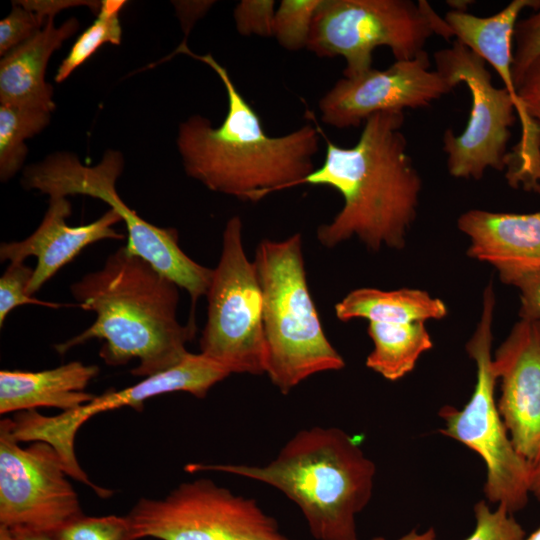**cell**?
<instances>
[{
  "label": "cell",
  "mask_w": 540,
  "mask_h": 540,
  "mask_svg": "<svg viewBox=\"0 0 540 540\" xmlns=\"http://www.w3.org/2000/svg\"><path fill=\"white\" fill-rule=\"evenodd\" d=\"M403 111L375 113L364 122L357 143L327 141L325 159L301 184L336 189L344 204L317 228L316 237L334 248L357 237L367 248L402 249L416 219L422 181L407 152Z\"/></svg>",
  "instance_id": "6da1fadb"
},
{
  "label": "cell",
  "mask_w": 540,
  "mask_h": 540,
  "mask_svg": "<svg viewBox=\"0 0 540 540\" xmlns=\"http://www.w3.org/2000/svg\"><path fill=\"white\" fill-rule=\"evenodd\" d=\"M178 285L145 259L120 247L99 270L70 286L77 305L96 313L86 330L54 346L65 354L91 339L104 341L99 356L109 366L137 359L130 372L149 377L179 364L196 333L195 321L177 320Z\"/></svg>",
  "instance_id": "7a4b0ae2"
},
{
  "label": "cell",
  "mask_w": 540,
  "mask_h": 540,
  "mask_svg": "<svg viewBox=\"0 0 540 540\" xmlns=\"http://www.w3.org/2000/svg\"><path fill=\"white\" fill-rule=\"evenodd\" d=\"M176 53L208 65L223 83L228 104L218 127L198 114L180 123L176 143L189 177L211 191L257 202L273 191L300 185L315 170L318 128L306 124L283 136H269L227 69L210 53L195 54L186 43L171 56Z\"/></svg>",
  "instance_id": "3957f363"
},
{
  "label": "cell",
  "mask_w": 540,
  "mask_h": 540,
  "mask_svg": "<svg viewBox=\"0 0 540 540\" xmlns=\"http://www.w3.org/2000/svg\"><path fill=\"white\" fill-rule=\"evenodd\" d=\"M185 470L232 474L279 490L297 505L315 540H358L356 516L371 500L376 474L357 438L321 426L298 431L265 465L189 463Z\"/></svg>",
  "instance_id": "277c9868"
},
{
  "label": "cell",
  "mask_w": 540,
  "mask_h": 540,
  "mask_svg": "<svg viewBox=\"0 0 540 540\" xmlns=\"http://www.w3.org/2000/svg\"><path fill=\"white\" fill-rule=\"evenodd\" d=\"M254 263L263 296L265 374L282 394L307 378L337 371L345 361L332 346L312 299L305 271L303 240H262Z\"/></svg>",
  "instance_id": "5b68a950"
},
{
  "label": "cell",
  "mask_w": 540,
  "mask_h": 540,
  "mask_svg": "<svg viewBox=\"0 0 540 540\" xmlns=\"http://www.w3.org/2000/svg\"><path fill=\"white\" fill-rule=\"evenodd\" d=\"M123 169L124 157L113 149L107 150L93 166L82 164L70 152H57L27 166L21 183L25 189L38 190L50 198L86 195L110 205L126 225L127 250L185 289L191 298V317H194L198 299L207 294L213 269L185 254L175 228H161L147 222L121 200L116 182Z\"/></svg>",
  "instance_id": "8992f818"
},
{
  "label": "cell",
  "mask_w": 540,
  "mask_h": 540,
  "mask_svg": "<svg viewBox=\"0 0 540 540\" xmlns=\"http://www.w3.org/2000/svg\"><path fill=\"white\" fill-rule=\"evenodd\" d=\"M452 38L444 20L425 0H321L307 49L318 57L342 56L345 78L372 69V54L388 47L397 61L425 52L433 35Z\"/></svg>",
  "instance_id": "52a82bcc"
},
{
  "label": "cell",
  "mask_w": 540,
  "mask_h": 540,
  "mask_svg": "<svg viewBox=\"0 0 540 540\" xmlns=\"http://www.w3.org/2000/svg\"><path fill=\"white\" fill-rule=\"evenodd\" d=\"M495 303L492 284H488L483 293L480 320L466 344V351L476 364L474 391L462 409L445 405L439 410V417L445 423L439 431L483 459L486 499L505 506L513 514L528 503L532 464L515 449L495 401L497 378L491 353Z\"/></svg>",
  "instance_id": "ba28073f"
},
{
  "label": "cell",
  "mask_w": 540,
  "mask_h": 540,
  "mask_svg": "<svg viewBox=\"0 0 540 540\" xmlns=\"http://www.w3.org/2000/svg\"><path fill=\"white\" fill-rule=\"evenodd\" d=\"M206 297L208 313L200 353L230 374H265L263 296L255 263L244 249L237 215L226 222Z\"/></svg>",
  "instance_id": "9c48e42d"
},
{
  "label": "cell",
  "mask_w": 540,
  "mask_h": 540,
  "mask_svg": "<svg viewBox=\"0 0 540 540\" xmlns=\"http://www.w3.org/2000/svg\"><path fill=\"white\" fill-rule=\"evenodd\" d=\"M127 517L135 540H294L254 499L208 478L183 482L163 499L140 498Z\"/></svg>",
  "instance_id": "30bf717a"
},
{
  "label": "cell",
  "mask_w": 540,
  "mask_h": 540,
  "mask_svg": "<svg viewBox=\"0 0 540 540\" xmlns=\"http://www.w3.org/2000/svg\"><path fill=\"white\" fill-rule=\"evenodd\" d=\"M230 372L201 353H189L176 366L144 378L121 390H107L89 402L55 416L36 410L18 412L9 418L10 431L19 442L42 441L50 444L62 459L69 477L85 484L100 498L113 492L91 481L79 465L75 453V438L79 428L93 416L121 407L142 410L146 400L171 392H187L202 399Z\"/></svg>",
  "instance_id": "8fae6325"
},
{
  "label": "cell",
  "mask_w": 540,
  "mask_h": 540,
  "mask_svg": "<svg viewBox=\"0 0 540 540\" xmlns=\"http://www.w3.org/2000/svg\"><path fill=\"white\" fill-rule=\"evenodd\" d=\"M436 70L455 87L465 83L471 95L467 125L461 134L447 129L443 150L449 174L480 180L488 168H506L510 128L516 120V103L505 87L492 84L485 60L455 39L451 47L434 53Z\"/></svg>",
  "instance_id": "7c38bea8"
},
{
  "label": "cell",
  "mask_w": 540,
  "mask_h": 540,
  "mask_svg": "<svg viewBox=\"0 0 540 540\" xmlns=\"http://www.w3.org/2000/svg\"><path fill=\"white\" fill-rule=\"evenodd\" d=\"M64 463L50 444L21 447L0 421V525L13 534L53 535L84 515Z\"/></svg>",
  "instance_id": "4fadbf2b"
},
{
  "label": "cell",
  "mask_w": 540,
  "mask_h": 540,
  "mask_svg": "<svg viewBox=\"0 0 540 540\" xmlns=\"http://www.w3.org/2000/svg\"><path fill=\"white\" fill-rule=\"evenodd\" d=\"M454 88L440 72L430 70L425 51L410 60H395L384 70L372 68L357 77L339 79L318 107L326 125L357 127L375 113L428 107Z\"/></svg>",
  "instance_id": "5bb4252c"
},
{
  "label": "cell",
  "mask_w": 540,
  "mask_h": 540,
  "mask_svg": "<svg viewBox=\"0 0 540 540\" xmlns=\"http://www.w3.org/2000/svg\"><path fill=\"white\" fill-rule=\"evenodd\" d=\"M539 9L540 0H513L498 13L479 17L467 11L451 10L444 20L452 37L459 40L489 63L503 81L516 103L521 138L508 153L505 177L513 188L534 191L540 183V129L527 115L517 95L512 78V40L519 14Z\"/></svg>",
  "instance_id": "9a60e30c"
},
{
  "label": "cell",
  "mask_w": 540,
  "mask_h": 540,
  "mask_svg": "<svg viewBox=\"0 0 540 540\" xmlns=\"http://www.w3.org/2000/svg\"><path fill=\"white\" fill-rule=\"evenodd\" d=\"M499 413L517 452L540 459V321L520 319L492 359Z\"/></svg>",
  "instance_id": "2e32d148"
},
{
  "label": "cell",
  "mask_w": 540,
  "mask_h": 540,
  "mask_svg": "<svg viewBox=\"0 0 540 540\" xmlns=\"http://www.w3.org/2000/svg\"><path fill=\"white\" fill-rule=\"evenodd\" d=\"M71 203L66 197L49 198V206L37 229L21 241L2 243L0 260L24 262L27 257L37 259L27 292L36 293L63 266L97 241L122 240L124 235L113 225L122 221L119 213L110 208L97 220L80 226H70L66 218L71 215Z\"/></svg>",
  "instance_id": "e0dca14e"
},
{
  "label": "cell",
  "mask_w": 540,
  "mask_h": 540,
  "mask_svg": "<svg viewBox=\"0 0 540 540\" xmlns=\"http://www.w3.org/2000/svg\"><path fill=\"white\" fill-rule=\"evenodd\" d=\"M457 226L470 240L467 255L491 264L506 285L520 274L540 269V211L471 209L460 215Z\"/></svg>",
  "instance_id": "ac0fdd59"
},
{
  "label": "cell",
  "mask_w": 540,
  "mask_h": 540,
  "mask_svg": "<svg viewBox=\"0 0 540 540\" xmlns=\"http://www.w3.org/2000/svg\"><path fill=\"white\" fill-rule=\"evenodd\" d=\"M79 29L72 17L59 27L54 17L31 39L15 48L0 61V104L55 110L53 87L46 82L47 64L52 54Z\"/></svg>",
  "instance_id": "d6986e66"
},
{
  "label": "cell",
  "mask_w": 540,
  "mask_h": 540,
  "mask_svg": "<svg viewBox=\"0 0 540 540\" xmlns=\"http://www.w3.org/2000/svg\"><path fill=\"white\" fill-rule=\"evenodd\" d=\"M97 365L72 361L43 371L1 370L0 413L55 407L64 411L75 409L95 395L85 391L98 375Z\"/></svg>",
  "instance_id": "ffe728a7"
},
{
  "label": "cell",
  "mask_w": 540,
  "mask_h": 540,
  "mask_svg": "<svg viewBox=\"0 0 540 540\" xmlns=\"http://www.w3.org/2000/svg\"><path fill=\"white\" fill-rule=\"evenodd\" d=\"M448 313L444 302L419 289L380 290L358 288L335 305L336 317L343 322L366 319L369 322L409 324L442 319Z\"/></svg>",
  "instance_id": "44dd1931"
},
{
  "label": "cell",
  "mask_w": 540,
  "mask_h": 540,
  "mask_svg": "<svg viewBox=\"0 0 540 540\" xmlns=\"http://www.w3.org/2000/svg\"><path fill=\"white\" fill-rule=\"evenodd\" d=\"M368 334L373 342V349L365 364L367 368L390 381L399 380L411 372L419 357L433 347L424 322H369Z\"/></svg>",
  "instance_id": "7402d4cb"
},
{
  "label": "cell",
  "mask_w": 540,
  "mask_h": 540,
  "mask_svg": "<svg viewBox=\"0 0 540 540\" xmlns=\"http://www.w3.org/2000/svg\"><path fill=\"white\" fill-rule=\"evenodd\" d=\"M51 112L26 106L0 104V180L7 182L22 167L28 148L25 140L40 133Z\"/></svg>",
  "instance_id": "603a6c76"
},
{
  "label": "cell",
  "mask_w": 540,
  "mask_h": 540,
  "mask_svg": "<svg viewBox=\"0 0 540 540\" xmlns=\"http://www.w3.org/2000/svg\"><path fill=\"white\" fill-rule=\"evenodd\" d=\"M127 2L123 0H102L96 20L71 47L68 55L59 65L55 81H65L78 67L85 63L102 45H119L122 28L119 13Z\"/></svg>",
  "instance_id": "cb8c5ba5"
},
{
  "label": "cell",
  "mask_w": 540,
  "mask_h": 540,
  "mask_svg": "<svg viewBox=\"0 0 540 540\" xmlns=\"http://www.w3.org/2000/svg\"><path fill=\"white\" fill-rule=\"evenodd\" d=\"M321 0H282L275 11L273 37L285 49L306 48Z\"/></svg>",
  "instance_id": "d4e9b609"
},
{
  "label": "cell",
  "mask_w": 540,
  "mask_h": 540,
  "mask_svg": "<svg viewBox=\"0 0 540 540\" xmlns=\"http://www.w3.org/2000/svg\"><path fill=\"white\" fill-rule=\"evenodd\" d=\"M53 540H135L126 516H86L75 518L53 535Z\"/></svg>",
  "instance_id": "484cf974"
},
{
  "label": "cell",
  "mask_w": 540,
  "mask_h": 540,
  "mask_svg": "<svg viewBox=\"0 0 540 540\" xmlns=\"http://www.w3.org/2000/svg\"><path fill=\"white\" fill-rule=\"evenodd\" d=\"M476 525L474 531L465 540H523L525 531L513 514L503 505L491 510L481 500L474 506Z\"/></svg>",
  "instance_id": "4316f807"
},
{
  "label": "cell",
  "mask_w": 540,
  "mask_h": 540,
  "mask_svg": "<svg viewBox=\"0 0 540 540\" xmlns=\"http://www.w3.org/2000/svg\"><path fill=\"white\" fill-rule=\"evenodd\" d=\"M34 269L24 262H10L0 278V327L7 315L23 304H40L60 307V304L40 301L28 295L27 289Z\"/></svg>",
  "instance_id": "83f0119b"
},
{
  "label": "cell",
  "mask_w": 540,
  "mask_h": 540,
  "mask_svg": "<svg viewBox=\"0 0 540 540\" xmlns=\"http://www.w3.org/2000/svg\"><path fill=\"white\" fill-rule=\"evenodd\" d=\"M513 39L512 78L515 88L528 67L540 57V8L534 14L517 21Z\"/></svg>",
  "instance_id": "f1b7e54d"
},
{
  "label": "cell",
  "mask_w": 540,
  "mask_h": 540,
  "mask_svg": "<svg viewBox=\"0 0 540 540\" xmlns=\"http://www.w3.org/2000/svg\"><path fill=\"white\" fill-rule=\"evenodd\" d=\"M12 4L10 13L0 21V55L2 57L31 39L46 23L36 13L16 1Z\"/></svg>",
  "instance_id": "f546056e"
},
{
  "label": "cell",
  "mask_w": 540,
  "mask_h": 540,
  "mask_svg": "<svg viewBox=\"0 0 540 540\" xmlns=\"http://www.w3.org/2000/svg\"><path fill=\"white\" fill-rule=\"evenodd\" d=\"M274 0H242L234 8L237 32L242 36L273 37Z\"/></svg>",
  "instance_id": "4dcf8cb0"
},
{
  "label": "cell",
  "mask_w": 540,
  "mask_h": 540,
  "mask_svg": "<svg viewBox=\"0 0 540 540\" xmlns=\"http://www.w3.org/2000/svg\"><path fill=\"white\" fill-rule=\"evenodd\" d=\"M507 285L514 286L520 293V319L540 321V269L520 274Z\"/></svg>",
  "instance_id": "1f68e13d"
},
{
  "label": "cell",
  "mask_w": 540,
  "mask_h": 540,
  "mask_svg": "<svg viewBox=\"0 0 540 540\" xmlns=\"http://www.w3.org/2000/svg\"><path fill=\"white\" fill-rule=\"evenodd\" d=\"M516 91L525 112L540 129V57L528 67Z\"/></svg>",
  "instance_id": "d6a6232c"
},
{
  "label": "cell",
  "mask_w": 540,
  "mask_h": 540,
  "mask_svg": "<svg viewBox=\"0 0 540 540\" xmlns=\"http://www.w3.org/2000/svg\"><path fill=\"white\" fill-rule=\"evenodd\" d=\"M16 2L36 13L44 21L62 10L78 6H86L93 13L98 14L101 6V1L89 0H19Z\"/></svg>",
  "instance_id": "836d02e7"
},
{
  "label": "cell",
  "mask_w": 540,
  "mask_h": 540,
  "mask_svg": "<svg viewBox=\"0 0 540 540\" xmlns=\"http://www.w3.org/2000/svg\"><path fill=\"white\" fill-rule=\"evenodd\" d=\"M214 1H174L176 13L181 22L185 37L182 43H186L190 30L196 21L204 16Z\"/></svg>",
  "instance_id": "e575fe53"
},
{
  "label": "cell",
  "mask_w": 540,
  "mask_h": 540,
  "mask_svg": "<svg viewBox=\"0 0 540 540\" xmlns=\"http://www.w3.org/2000/svg\"><path fill=\"white\" fill-rule=\"evenodd\" d=\"M371 540H386L382 536H376ZM397 540H437L436 532L433 528H429L423 533H419L416 529H412L407 534L401 536Z\"/></svg>",
  "instance_id": "d590c367"
},
{
  "label": "cell",
  "mask_w": 540,
  "mask_h": 540,
  "mask_svg": "<svg viewBox=\"0 0 540 540\" xmlns=\"http://www.w3.org/2000/svg\"><path fill=\"white\" fill-rule=\"evenodd\" d=\"M529 492L540 501V459L532 464L529 476Z\"/></svg>",
  "instance_id": "8d00e7d4"
},
{
  "label": "cell",
  "mask_w": 540,
  "mask_h": 540,
  "mask_svg": "<svg viewBox=\"0 0 540 540\" xmlns=\"http://www.w3.org/2000/svg\"><path fill=\"white\" fill-rule=\"evenodd\" d=\"M18 540H53L52 537L40 533L13 534Z\"/></svg>",
  "instance_id": "74e56055"
},
{
  "label": "cell",
  "mask_w": 540,
  "mask_h": 540,
  "mask_svg": "<svg viewBox=\"0 0 540 540\" xmlns=\"http://www.w3.org/2000/svg\"><path fill=\"white\" fill-rule=\"evenodd\" d=\"M0 540H18L7 527L0 525Z\"/></svg>",
  "instance_id": "f35d334b"
},
{
  "label": "cell",
  "mask_w": 540,
  "mask_h": 540,
  "mask_svg": "<svg viewBox=\"0 0 540 540\" xmlns=\"http://www.w3.org/2000/svg\"><path fill=\"white\" fill-rule=\"evenodd\" d=\"M523 540H540V526Z\"/></svg>",
  "instance_id": "ab89813d"
},
{
  "label": "cell",
  "mask_w": 540,
  "mask_h": 540,
  "mask_svg": "<svg viewBox=\"0 0 540 540\" xmlns=\"http://www.w3.org/2000/svg\"><path fill=\"white\" fill-rule=\"evenodd\" d=\"M534 192H536V193L540 194V184H539V185L537 186V188L535 189V191H534Z\"/></svg>",
  "instance_id": "60d3db41"
}]
</instances>
